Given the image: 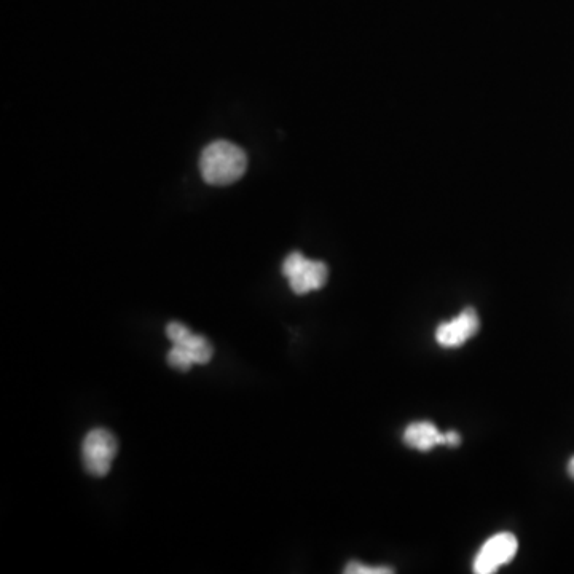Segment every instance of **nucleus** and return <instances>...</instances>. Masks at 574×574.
<instances>
[{
	"label": "nucleus",
	"instance_id": "6",
	"mask_svg": "<svg viewBox=\"0 0 574 574\" xmlns=\"http://www.w3.org/2000/svg\"><path fill=\"white\" fill-rule=\"evenodd\" d=\"M480 321L474 308H466L457 318L437 327L436 340L442 348H460L479 332Z\"/></svg>",
	"mask_w": 574,
	"mask_h": 574
},
{
	"label": "nucleus",
	"instance_id": "1",
	"mask_svg": "<svg viewBox=\"0 0 574 574\" xmlns=\"http://www.w3.org/2000/svg\"><path fill=\"white\" fill-rule=\"evenodd\" d=\"M248 168V157L241 147L229 141L209 144L200 158L201 176L211 185H229L238 181Z\"/></svg>",
	"mask_w": 574,
	"mask_h": 574
},
{
	"label": "nucleus",
	"instance_id": "4",
	"mask_svg": "<svg viewBox=\"0 0 574 574\" xmlns=\"http://www.w3.org/2000/svg\"><path fill=\"white\" fill-rule=\"evenodd\" d=\"M117 437L104 428L91 429L82 444L83 466L93 477H106L117 457Z\"/></svg>",
	"mask_w": 574,
	"mask_h": 574
},
{
	"label": "nucleus",
	"instance_id": "8",
	"mask_svg": "<svg viewBox=\"0 0 574 574\" xmlns=\"http://www.w3.org/2000/svg\"><path fill=\"white\" fill-rule=\"evenodd\" d=\"M346 574H391L394 573L393 568L388 567H369L364 563L350 562L345 568Z\"/></svg>",
	"mask_w": 574,
	"mask_h": 574
},
{
	"label": "nucleus",
	"instance_id": "2",
	"mask_svg": "<svg viewBox=\"0 0 574 574\" xmlns=\"http://www.w3.org/2000/svg\"><path fill=\"white\" fill-rule=\"evenodd\" d=\"M166 337L173 343L168 353V364L173 369L187 372L193 364H208L213 359V346L205 337L193 334L182 323H170L166 326Z\"/></svg>",
	"mask_w": 574,
	"mask_h": 574
},
{
	"label": "nucleus",
	"instance_id": "5",
	"mask_svg": "<svg viewBox=\"0 0 574 574\" xmlns=\"http://www.w3.org/2000/svg\"><path fill=\"white\" fill-rule=\"evenodd\" d=\"M519 551V541L512 533H498L488 539L474 560V573L493 574L508 565Z\"/></svg>",
	"mask_w": 574,
	"mask_h": 574
},
{
	"label": "nucleus",
	"instance_id": "9",
	"mask_svg": "<svg viewBox=\"0 0 574 574\" xmlns=\"http://www.w3.org/2000/svg\"><path fill=\"white\" fill-rule=\"evenodd\" d=\"M445 434V445H449V447H458L461 442L460 434L457 431H447Z\"/></svg>",
	"mask_w": 574,
	"mask_h": 574
},
{
	"label": "nucleus",
	"instance_id": "3",
	"mask_svg": "<svg viewBox=\"0 0 574 574\" xmlns=\"http://www.w3.org/2000/svg\"><path fill=\"white\" fill-rule=\"evenodd\" d=\"M283 275L294 294L305 295L318 291L327 283L329 270L324 262L307 259L302 252H292L284 260Z\"/></svg>",
	"mask_w": 574,
	"mask_h": 574
},
{
	"label": "nucleus",
	"instance_id": "7",
	"mask_svg": "<svg viewBox=\"0 0 574 574\" xmlns=\"http://www.w3.org/2000/svg\"><path fill=\"white\" fill-rule=\"evenodd\" d=\"M404 442L410 449L429 452L437 445H445V434L429 421H417L405 429Z\"/></svg>",
	"mask_w": 574,
	"mask_h": 574
},
{
	"label": "nucleus",
	"instance_id": "10",
	"mask_svg": "<svg viewBox=\"0 0 574 574\" xmlns=\"http://www.w3.org/2000/svg\"><path fill=\"white\" fill-rule=\"evenodd\" d=\"M568 474L574 479V457L571 458L570 463H568Z\"/></svg>",
	"mask_w": 574,
	"mask_h": 574
}]
</instances>
